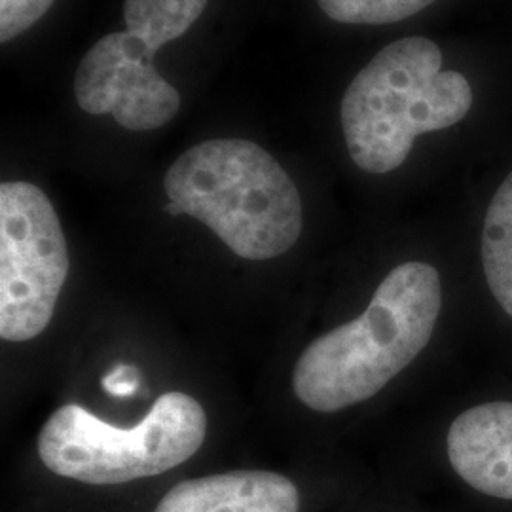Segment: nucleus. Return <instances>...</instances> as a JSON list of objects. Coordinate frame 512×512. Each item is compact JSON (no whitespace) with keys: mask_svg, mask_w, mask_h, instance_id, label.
<instances>
[{"mask_svg":"<svg viewBox=\"0 0 512 512\" xmlns=\"http://www.w3.org/2000/svg\"><path fill=\"white\" fill-rule=\"evenodd\" d=\"M442 306L431 264L404 262L385 275L365 313L313 340L296 361V399L338 412L380 393L429 344Z\"/></svg>","mask_w":512,"mask_h":512,"instance_id":"1","label":"nucleus"},{"mask_svg":"<svg viewBox=\"0 0 512 512\" xmlns=\"http://www.w3.org/2000/svg\"><path fill=\"white\" fill-rule=\"evenodd\" d=\"M165 211L190 215L245 260L285 255L302 234V200L270 152L245 139H211L167 169Z\"/></svg>","mask_w":512,"mask_h":512,"instance_id":"2","label":"nucleus"},{"mask_svg":"<svg viewBox=\"0 0 512 512\" xmlns=\"http://www.w3.org/2000/svg\"><path fill=\"white\" fill-rule=\"evenodd\" d=\"M471 107L469 80L458 71H442V54L433 40L391 42L344 93L340 118L349 156L372 175L395 171L418 135L456 126Z\"/></svg>","mask_w":512,"mask_h":512,"instance_id":"3","label":"nucleus"},{"mask_svg":"<svg viewBox=\"0 0 512 512\" xmlns=\"http://www.w3.org/2000/svg\"><path fill=\"white\" fill-rule=\"evenodd\" d=\"M207 435L194 397L171 391L135 427L120 429L78 404L57 408L38 435V456L55 475L93 486L162 475L192 458Z\"/></svg>","mask_w":512,"mask_h":512,"instance_id":"4","label":"nucleus"},{"mask_svg":"<svg viewBox=\"0 0 512 512\" xmlns=\"http://www.w3.org/2000/svg\"><path fill=\"white\" fill-rule=\"evenodd\" d=\"M69 249L54 205L37 184H0V336L27 342L54 317L69 275Z\"/></svg>","mask_w":512,"mask_h":512,"instance_id":"5","label":"nucleus"},{"mask_svg":"<svg viewBox=\"0 0 512 512\" xmlns=\"http://www.w3.org/2000/svg\"><path fill=\"white\" fill-rule=\"evenodd\" d=\"M154 52L128 31L95 42L78 65L74 95L88 114H112L129 131L169 124L181 109V95L154 67Z\"/></svg>","mask_w":512,"mask_h":512,"instance_id":"6","label":"nucleus"},{"mask_svg":"<svg viewBox=\"0 0 512 512\" xmlns=\"http://www.w3.org/2000/svg\"><path fill=\"white\" fill-rule=\"evenodd\" d=\"M448 458L480 494L512 499V403H486L459 414L448 431Z\"/></svg>","mask_w":512,"mask_h":512,"instance_id":"7","label":"nucleus"},{"mask_svg":"<svg viewBox=\"0 0 512 512\" xmlns=\"http://www.w3.org/2000/svg\"><path fill=\"white\" fill-rule=\"evenodd\" d=\"M300 494L287 476L272 471H234L184 480L156 512H298Z\"/></svg>","mask_w":512,"mask_h":512,"instance_id":"8","label":"nucleus"},{"mask_svg":"<svg viewBox=\"0 0 512 512\" xmlns=\"http://www.w3.org/2000/svg\"><path fill=\"white\" fill-rule=\"evenodd\" d=\"M482 266L495 300L512 317V173L497 188L484 219Z\"/></svg>","mask_w":512,"mask_h":512,"instance_id":"9","label":"nucleus"},{"mask_svg":"<svg viewBox=\"0 0 512 512\" xmlns=\"http://www.w3.org/2000/svg\"><path fill=\"white\" fill-rule=\"evenodd\" d=\"M209 0H126L124 19L128 33L150 52L183 37L200 19Z\"/></svg>","mask_w":512,"mask_h":512,"instance_id":"10","label":"nucleus"},{"mask_svg":"<svg viewBox=\"0 0 512 512\" xmlns=\"http://www.w3.org/2000/svg\"><path fill=\"white\" fill-rule=\"evenodd\" d=\"M435 0H317L327 18L348 25H391L420 14Z\"/></svg>","mask_w":512,"mask_h":512,"instance_id":"11","label":"nucleus"},{"mask_svg":"<svg viewBox=\"0 0 512 512\" xmlns=\"http://www.w3.org/2000/svg\"><path fill=\"white\" fill-rule=\"evenodd\" d=\"M52 4L54 0H0V40L6 44L31 29Z\"/></svg>","mask_w":512,"mask_h":512,"instance_id":"12","label":"nucleus"},{"mask_svg":"<svg viewBox=\"0 0 512 512\" xmlns=\"http://www.w3.org/2000/svg\"><path fill=\"white\" fill-rule=\"evenodd\" d=\"M139 384H141L139 370L133 365H118L109 370L101 380V387L112 397H120V399L133 397L139 389Z\"/></svg>","mask_w":512,"mask_h":512,"instance_id":"13","label":"nucleus"}]
</instances>
